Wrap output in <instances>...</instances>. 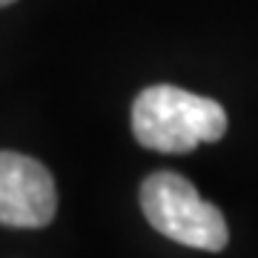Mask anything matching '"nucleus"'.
Instances as JSON below:
<instances>
[{
	"label": "nucleus",
	"mask_w": 258,
	"mask_h": 258,
	"mask_svg": "<svg viewBox=\"0 0 258 258\" xmlns=\"http://www.w3.org/2000/svg\"><path fill=\"white\" fill-rule=\"evenodd\" d=\"M132 132L141 147L166 155H184L198 144L224 138L227 112L212 98L158 83L144 89L132 103Z\"/></svg>",
	"instance_id": "f257e3e1"
},
{
	"label": "nucleus",
	"mask_w": 258,
	"mask_h": 258,
	"mask_svg": "<svg viewBox=\"0 0 258 258\" xmlns=\"http://www.w3.org/2000/svg\"><path fill=\"white\" fill-rule=\"evenodd\" d=\"M141 210L161 235L184 247L221 252L230 241L221 210L204 201L198 189L178 172H152L141 186Z\"/></svg>",
	"instance_id": "f03ea898"
},
{
	"label": "nucleus",
	"mask_w": 258,
	"mask_h": 258,
	"mask_svg": "<svg viewBox=\"0 0 258 258\" xmlns=\"http://www.w3.org/2000/svg\"><path fill=\"white\" fill-rule=\"evenodd\" d=\"M57 189L40 161L20 152H0V224L37 230L55 218Z\"/></svg>",
	"instance_id": "7ed1b4c3"
},
{
	"label": "nucleus",
	"mask_w": 258,
	"mask_h": 258,
	"mask_svg": "<svg viewBox=\"0 0 258 258\" xmlns=\"http://www.w3.org/2000/svg\"><path fill=\"white\" fill-rule=\"evenodd\" d=\"M9 3H15V0H0V9H3V6H9Z\"/></svg>",
	"instance_id": "20e7f679"
}]
</instances>
